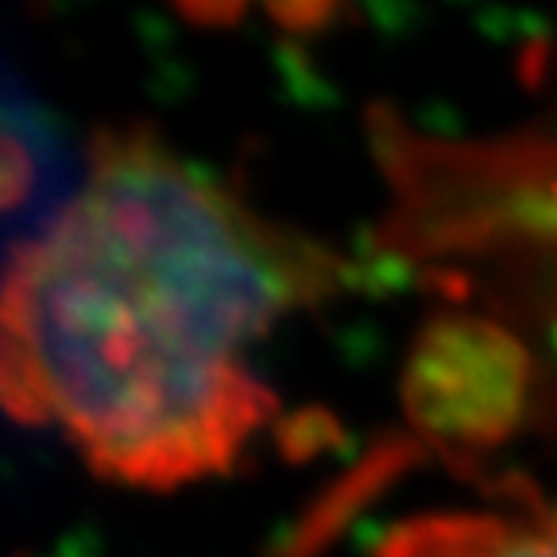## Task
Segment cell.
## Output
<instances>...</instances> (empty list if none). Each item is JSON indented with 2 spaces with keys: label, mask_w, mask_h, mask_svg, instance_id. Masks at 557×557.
<instances>
[{
  "label": "cell",
  "mask_w": 557,
  "mask_h": 557,
  "mask_svg": "<svg viewBox=\"0 0 557 557\" xmlns=\"http://www.w3.org/2000/svg\"><path fill=\"white\" fill-rule=\"evenodd\" d=\"M341 263L268 225L151 139L104 144L4 283V403L54 422L101 476H218L275 414L256 341L322 298Z\"/></svg>",
  "instance_id": "cell-1"
},
{
  "label": "cell",
  "mask_w": 557,
  "mask_h": 557,
  "mask_svg": "<svg viewBox=\"0 0 557 557\" xmlns=\"http://www.w3.org/2000/svg\"><path fill=\"white\" fill-rule=\"evenodd\" d=\"M375 557H557V507L418 515L399 522Z\"/></svg>",
  "instance_id": "cell-2"
}]
</instances>
